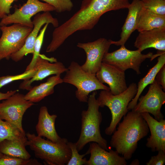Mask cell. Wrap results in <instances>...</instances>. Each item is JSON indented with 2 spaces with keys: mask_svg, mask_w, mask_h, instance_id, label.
I'll use <instances>...</instances> for the list:
<instances>
[{
  "mask_svg": "<svg viewBox=\"0 0 165 165\" xmlns=\"http://www.w3.org/2000/svg\"><path fill=\"white\" fill-rule=\"evenodd\" d=\"M148 125L141 113L132 110L123 116L117 130L113 133L110 145L126 160L130 159L138 147V143L149 132Z\"/></svg>",
  "mask_w": 165,
  "mask_h": 165,
  "instance_id": "obj_1",
  "label": "cell"
},
{
  "mask_svg": "<svg viewBox=\"0 0 165 165\" xmlns=\"http://www.w3.org/2000/svg\"><path fill=\"white\" fill-rule=\"evenodd\" d=\"M26 145L28 146L35 156L48 165H66L71 156V151L67 145L66 138L53 142L48 139L29 132L26 133Z\"/></svg>",
  "mask_w": 165,
  "mask_h": 165,
  "instance_id": "obj_2",
  "label": "cell"
},
{
  "mask_svg": "<svg viewBox=\"0 0 165 165\" xmlns=\"http://www.w3.org/2000/svg\"><path fill=\"white\" fill-rule=\"evenodd\" d=\"M96 91L89 96L88 108L81 113V128L79 139L76 144L78 151L82 150L84 146L90 142H95L101 147L108 151L107 141L101 135L100 126L102 118L99 111L100 107L96 96Z\"/></svg>",
  "mask_w": 165,
  "mask_h": 165,
  "instance_id": "obj_3",
  "label": "cell"
},
{
  "mask_svg": "<svg viewBox=\"0 0 165 165\" xmlns=\"http://www.w3.org/2000/svg\"><path fill=\"white\" fill-rule=\"evenodd\" d=\"M137 91V85L133 82L123 92L114 95L110 91L102 90L97 99L99 107H107L112 115L110 125L105 130V134L111 135L116 130L117 125L122 118L127 113L129 102L135 96Z\"/></svg>",
  "mask_w": 165,
  "mask_h": 165,
  "instance_id": "obj_4",
  "label": "cell"
},
{
  "mask_svg": "<svg viewBox=\"0 0 165 165\" xmlns=\"http://www.w3.org/2000/svg\"><path fill=\"white\" fill-rule=\"evenodd\" d=\"M66 72L62 79L63 82L76 87L75 97L80 102H87L89 94L94 91L98 90L110 91L108 87L98 79L96 74L85 72L76 62H71Z\"/></svg>",
  "mask_w": 165,
  "mask_h": 165,
  "instance_id": "obj_5",
  "label": "cell"
},
{
  "mask_svg": "<svg viewBox=\"0 0 165 165\" xmlns=\"http://www.w3.org/2000/svg\"><path fill=\"white\" fill-rule=\"evenodd\" d=\"M32 29L18 24L1 26L0 61L9 60L13 54L20 50Z\"/></svg>",
  "mask_w": 165,
  "mask_h": 165,
  "instance_id": "obj_6",
  "label": "cell"
},
{
  "mask_svg": "<svg viewBox=\"0 0 165 165\" xmlns=\"http://www.w3.org/2000/svg\"><path fill=\"white\" fill-rule=\"evenodd\" d=\"M153 55L151 52L143 54L138 50H129L123 45L116 50L106 53L102 62L114 66L124 72L131 69L139 75L141 74L140 68L142 63L147 59H151Z\"/></svg>",
  "mask_w": 165,
  "mask_h": 165,
  "instance_id": "obj_7",
  "label": "cell"
},
{
  "mask_svg": "<svg viewBox=\"0 0 165 165\" xmlns=\"http://www.w3.org/2000/svg\"><path fill=\"white\" fill-rule=\"evenodd\" d=\"M34 105L26 100L24 95L16 92L0 103V118L14 124L26 134L22 125L23 116L27 110Z\"/></svg>",
  "mask_w": 165,
  "mask_h": 165,
  "instance_id": "obj_8",
  "label": "cell"
},
{
  "mask_svg": "<svg viewBox=\"0 0 165 165\" xmlns=\"http://www.w3.org/2000/svg\"><path fill=\"white\" fill-rule=\"evenodd\" d=\"M55 10L53 6L39 0H27L20 7L16 8L13 13H10L2 19L0 26L18 24L33 28V24L31 19L33 16L41 12Z\"/></svg>",
  "mask_w": 165,
  "mask_h": 165,
  "instance_id": "obj_9",
  "label": "cell"
},
{
  "mask_svg": "<svg viewBox=\"0 0 165 165\" xmlns=\"http://www.w3.org/2000/svg\"><path fill=\"white\" fill-rule=\"evenodd\" d=\"M138 101V102L132 110L139 113H151L158 121L164 119L161 109L165 103V93L155 79L150 84L146 94L139 97Z\"/></svg>",
  "mask_w": 165,
  "mask_h": 165,
  "instance_id": "obj_10",
  "label": "cell"
},
{
  "mask_svg": "<svg viewBox=\"0 0 165 165\" xmlns=\"http://www.w3.org/2000/svg\"><path fill=\"white\" fill-rule=\"evenodd\" d=\"M111 45L110 39L102 38L92 42L78 43L77 46L83 49L86 56L85 62L81 66L82 69L86 72L96 74Z\"/></svg>",
  "mask_w": 165,
  "mask_h": 165,
  "instance_id": "obj_11",
  "label": "cell"
},
{
  "mask_svg": "<svg viewBox=\"0 0 165 165\" xmlns=\"http://www.w3.org/2000/svg\"><path fill=\"white\" fill-rule=\"evenodd\" d=\"M33 68L35 70L34 75L30 79L24 80L19 88L29 90L32 87L31 84L35 81L42 80L52 75H61L68 70L61 62L57 61L53 57L49 58L40 54L38 57Z\"/></svg>",
  "mask_w": 165,
  "mask_h": 165,
  "instance_id": "obj_12",
  "label": "cell"
},
{
  "mask_svg": "<svg viewBox=\"0 0 165 165\" xmlns=\"http://www.w3.org/2000/svg\"><path fill=\"white\" fill-rule=\"evenodd\" d=\"M32 21L33 27L24 45L20 50L11 56L10 59L15 62L20 61L28 54H33L35 42L41 28L44 24H51L55 28L59 26L57 19L53 17L49 12L38 13L35 16Z\"/></svg>",
  "mask_w": 165,
  "mask_h": 165,
  "instance_id": "obj_13",
  "label": "cell"
},
{
  "mask_svg": "<svg viewBox=\"0 0 165 165\" xmlns=\"http://www.w3.org/2000/svg\"><path fill=\"white\" fill-rule=\"evenodd\" d=\"M96 75L101 83L108 84L110 91L114 95L123 92L128 87L125 72L110 64L102 62Z\"/></svg>",
  "mask_w": 165,
  "mask_h": 165,
  "instance_id": "obj_14",
  "label": "cell"
},
{
  "mask_svg": "<svg viewBox=\"0 0 165 165\" xmlns=\"http://www.w3.org/2000/svg\"><path fill=\"white\" fill-rule=\"evenodd\" d=\"M108 152L95 142L90 143L85 153L90 154L86 165H126L127 163L123 156L116 151L109 150Z\"/></svg>",
  "mask_w": 165,
  "mask_h": 165,
  "instance_id": "obj_15",
  "label": "cell"
},
{
  "mask_svg": "<svg viewBox=\"0 0 165 165\" xmlns=\"http://www.w3.org/2000/svg\"><path fill=\"white\" fill-rule=\"evenodd\" d=\"M146 122L151 133L146 146L152 152L165 151V120L158 121L146 112L141 113Z\"/></svg>",
  "mask_w": 165,
  "mask_h": 165,
  "instance_id": "obj_16",
  "label": "cell"
},
{
  "mask_svg": "<svg viewBox=\"0 0 165 165\" xmlns=\"http://www.w3.org/2000/svg\"><path fill=\"white\" fill-rule=\"evenodd\" d=\"M134 46L141 52L149 48L165 52V28L139 32Z\"/></svg>",
  "mask_w": 165,
  "mask_h": 165,
  "instance_id": "obj_17",
  "label": "cell"
},
{
  "mask_svg": "<svg viewBox=\"0 0 165 165\" xmlns=\"http://www.w3.org/2000/svg\"><path fill=\"white\" fill-rule=\"evenodd\" d=\"M57 117L56 114H50L46 106L41 107L38 122L35 126L37 135L45 137L54 142L61 139L62 138L58 135L55 127V122Z\"/></svg>",
  "mask_w": 165,
  "mask_h": 165,
  "instance_id": "obj_18",
  "label": "cell"
},
{
  "mask_svg": "<svg viewBox=\"0 0 165 165\" xmlns=\"http://www.w3.org/2000/svg\"><path fill=\"white\" fill-rule=\"evenodd\" d=\"M142 8L141 0H133L127 8L128 13L122 28L120 38L117 41L111 40L112 44L117 46L125 45L131 34L136 30L139 14Z\"/></svg>",
  "mask_w": 165,
  "mask_h": 165,
  "instance_id": "obj_19",
  "label": "cell"
},
{
  "mask_svg": "<svg viewBox=\"0 0 165 165\" xmlns=\"http://www.w3.org/2000/svg\"><path fill=\"white\" fill-rule=\"evenodd\" d=\"M64 82L61 75H55L48 78L46 82L32 87L24 95L25 99L33 103L38 102L54 92L57 85Z\"/></svg>",
  "mask_w": 165,
  "mask_h": 165,
  "instance_id": "obj_20",
  "label": "cell"
},
{
  "mask_svg": "<svg viewBox=\"0 0 165 165\" xmlns=\"http://www.w3.org/2000/svg\"><path fill=\"white\" fill-rule=\"evenodd\" d=\"M165 64V52H164L159 56L156 64L149 70L147 74L138 82L137 93L128 105L127 109L128 111L134 108L144 90L148 85L152 84L154 81L158 72Z\"/></svg>",
  "mask_w": 165,
  "mask_h": 165,
  "instance_id": "obj_21",
  "label": "cell"
},
{
  "mask_svg": "<svg viewBox=\"0 0 165 165\" xmlns=\"http://www.w3.org/2000/svg\"><path fill=\"white\" fill-rule=\"evenodd\" d=\"M165 28V15L158 14L142 7L139 13L136 30L141 32Z\"/></svg>",
  "mask_w": 165,
  "mask_h": 165,
  "instance_id": "obj_22",
  "label": "cell"
},
{
  "mask_svg": "<svg viewBox=\"0 0 165 165\" xmlns=\"http://www.w3.org/2000/svg\"><path fill=\"white\" fill-rule=\"evenodd\" d=\"M26 143L20 141L6 139L0 142V152L11 156L29 159L31 155L26 149Z\"/></svg>",
  "mask_w": 165,
  "mask_h": 165,
  "instance_id": "obj_23",
  "label": "cell"
},
{
  "mask_svg": "<svg viewBox=\"0 0 165 165\" xmlns=\"http://www.w3.org/2000/svg\"><path fill=\"white\" fill-rule=\"evenodd\" d=\"M6 139L19 141L26 144L27 140L26 134L16 126L0 118V142Z\"/></svg>",
  "mask_w": 165,
  "mask_h": 165,
  "instance_id": "obj_24",
  "label": "cell"
},
{
  "mask_svg": "<svg viewBox=\"0 0 165 165\" xmlns=\"http://www.w3.org/2000/svg\"><path fill=\"white\" fill-rule=\"evenodd\" d=\"M36 159H24L4 154L0 158V165H42Z\"/></svg>",
  "mask_w": 165,
  "mask_h": 165,
  "instance_id": "obj_25",
  "label": "cell"
},
{
  "mask_svg": "<svg viewBox=\"0 0 165 165\" xmlns=\"http://www.w3.org/2000/svg\"><path fill=\"white\" fill-rule=\"evenodd\" d=\"M48 24H45L43 28L40 31L35 42L32 60L27 67L25 71L33 69L38 57L40 55V51L43 42L45 34Z\"/></svg>",
  "mask_w": 165,
  "mask_h": 165,
  "instance_id": "obj_26",
  "label": "cell"
},
{
  "mask_svg": "<svg viewBox=\"0 0 165 165\" xmlns=\"http://www.w3.org/2000/svg\"><path fill=\"white\" fill-rule=\"evenodd\" d=\"M142 7L156 14L165 15L164 0H141Z\"/></svg>",
  "mask_w": 165,
  "mask_h": 165,
  "instance_id": "obj_27",
  "label": "cell"
},
{
  "mask_svg": "<svg viewBox=\"0 0 165 165\" xmlns=\"http://www.w3.org/2000/svg\"><path fill=\"white\" fill-rule=\"evenodd\" d=\"M35 70L34 68L25 71L20 74L7 75L0 77V89L5 86L15 81L20 80H28L35 74Z\"/></svg>",
  "mask_w": 165,
  "mask_h": 165,
  "instance_id": "obj_28",
  "label": "cell"
},
{
  "mask_svg": "<svg viewBox=\"0 0 165 165\" xmlns=\"http://www.w3.org/2000/svg\"><path fill=\"white\" fill-rule=\"evenodd\" d=\"M67 145L71 151V157L67 165H86L87 160L83 158L85 154L80 155L79 153L76 142H68Z\"/></svg>",
  "mask_w": 165,
  "mask_h": 165,
  "instance_id": "obj_29",
  "label": "cell"
},
{
  "mask_svg": "<svg viewBox=\"0 0 165 165\" xmlns=\"http://www.w3.org/2000/svg\"><path fill=\"white\" fill-rule=\"evenodd\" d=\"M53 6L56 12L61 13L65 11H70L73 6V4L71 0H39Z\"/></svg>",
  "mask_w": 165,
  "mask_h": 165,
  "instance_id": "obj_30",
  "label": "cell"
},
{
  "mask_svg": "<svg viewBox=\"0 0 165 165\" xmlns=\"http://www.w3.org/2000/svg\"><path fill=\"white\" fill-rule=\"evenodd\" d=\"M18 0H0V18L2 19L10 13L12 4Z\"/></svg>",
  "mask_w": 165,
  "mask_h": 165,
  "instance_id": "obj_31",
  "label": "cell"
},
{
  "mask_svg": "<svg viewBox=\"0 0 165 165\" xmlns=\"http://www.w3.org/2000/svg\"><path fill=\"white\" fill-rule=\"evenodd\" d=\"M165 163V151L162 150L158 151L156 156H153L146 163L147 165H163Z\"/></svg>",
  "mask_w": 165,
  "mask_h": 165,
  "instance_id": "obj_32",
  "label": "cell"
},
{
  "mask_svg": "<svg viewBox=\"0 0 165 165\" xmlns=\"http://www.w3.org/2000/svg\"><path fill=\"white\" fill-rule=\"evenodd\" d=\"M155 79L161 86L164 91L165 90V65H163L158 72Z\"/></svg>",
  "mask_w": 165,
  "mask_h": 165,
  "instance_id": "obj_33",
  "label": "cell"
},
{
  "mask_svg": "<svg viewBox=\"0 0 165 165\" xmlns=\"http://www.w3.org/2000/svg\"><path fill=\"white\" fill-rule=\"evenodd\" d=\"M17 90H10L8 91L5 93L0 92V101L8 98L9 97L17 92Z\"/></svg>",
  "mask_w": 165,
  "mask_h": 165,
  "instance_id": "obj_34",
  "label": "cell"
},
{
  "mask_svg": "<svg viewBox=\"0 0 165 165\" xmlns=\"http://www.w3.org/2000/svg\"><path fill=\"white\" fill-rule=\"evenodd\" d=\"M139 164V161L138 159L134 160L131 163L130 165H137Z\"/></svg>",
  "mask_w": 165,
  "mask_h": 165,
  "instance_id": "obj_35",
  "label": "cell"
},
{
  "mask_svg": "<svg viewBox=\"0 0 165 165\" xmlns=\"http://www.w3.org/2000/svg\"><path fill=\"white\" fill-rule=\"evenodd\" d=\"M4 154L0 152V158L3 156Z\"/></svg>",
  "mask_w": 165,
  "mask_h": 165,
  "instance_id": "obj_36",
  "label": "cell"
},
{
  "mask_svg": "<svg viewBox=\"0 0 165 165\" xmlns=\"http://www.w3.org/2000/svg\"><path fill=\"white\" fill-rule=\"evenodd\" d=\"M1 26H0V32H1Z\"/></svg>",
  "mask_w": 165,
  "mask_h": 165,
  "instance_id": "obj_37",
  "label": "cell"
},
{
  "mask_svg": "<svg viewBox=\"0 0 165 165\" xmlns=\"http://www.w3.org/2000/svg\"></svg>",
  "mask_w": 165,
  "mask_h": 165,
  "instance_id": "obj_38",
  "label": "cell"
}]
</instances>
